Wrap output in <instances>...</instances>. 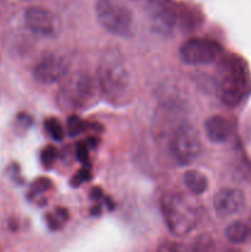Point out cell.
<instances>
[{
	"label": "cell",
	"instance_id": "6da1fadb",
	"mask_svg": "<svg viewBox=\"0 0 251 252\" xmlns=\"http://www.w3.org/2000/svg\"><path fill=\"white\" fill-rule=\"evenodd\" d=\"M250 89L249 73L240 58L230 56L223 59L218 69V96L224 105L236 107L248 95Z\"/></svg>",
	"mask_w": 251,
	"mask_h": 252
},
{
	"label": "cell",
	"instance_id": "7a4b0ae2",
	"mask_svg": "<svg viewBox=\"0 0 251 252\" xmlns=\"http://www.w3.org/2000/svg\"><path fill=\"white\" fill-rule=\"evenodd\" d=\"M161 209L169 230L179 238L188 235L201 218L198 204L181 193L164 194Z\"/></svg>",
	"mask_w": 251,
	"mask_h": 252
},
{
	"label": "cell",
	"instance_id": "3957f363",
	"mask_svg": "<svg viewBox=\"0 0 251 252\" xmlns=\"http://www.w3.org/2000/svg\"><path fill=\"white\" fill-rule=\"evenodd\" d=\"M101 89L112 100H121L130 89V74L122 54L117 49H108L101 57L97 69Z\"/></svg>",
	"mask_w": 251,
	"mask_h": 252
},
{
	"label": "cell",
	"instance_id": "277c9868",
	"mask_svg": "<svg viewBox=\"0 0 251 252\" xmlns=\"http://www.w3.org/2000/svg\"><path fill=\"white\" fill-rule=\"evenodd\" d=\"M95 10L98 22L108 32L121 37L132 33V11L122 0H97Z\"/></svg>",
	"mask_w": 251,
	"mask_h": 252
},
{
	"label": "cell",
	"instance_id": "5b68a950",
	"mask_svg": "<svg viewBox=\"0 0 251 252\" xmlns=\"http://www.w3.org/2000/svg\"><path fill=\"white\" fill-rule=\"evenodd\" d=\"M169 150L179 165H188L193 162L202 150L198 130L187 123L177 126L170 138Z\"/></svg>",
	"mask_w": 251,
	"mask_h": 252
},
{
	"label": "cell",
	"instance_id": "8992f818",
	"mask_svg": "<svg viewBox=\"0 0 251 252\" xmlns=\"http://www.w3.org/2000/svg\"><path fill=\"white\" fill-rule=\"evenodd\" d=\"M94 93V80L89 74H73L66 79L59 93V103L66 110H80L90 102Z\"/></svg>",
	"mask_w": 251,
	"mask_h": 252
},
{
	"label": "cell",
	"instance_id": "52a82bcc",
	"mask_svg": "<svg viewBox=\"0 0 251 252\" xmlns=\"http://www.w3.org/2000/svg\"><path fill=\"white\" fill-rule=\"evenodd\" d=\"M221 54V47L211 38H191L180 49L182 61L191 65H204L216 62Z\"/></svg>",
	"mask_w": 251,
	"mask_h": 252
},
{
	"label": "cell",
	"instance_id": "ba28073f",
	"mask_svg": "<svg viewBox=\"0 0 251 252\" xmlns=\"http://www.w3.org/2000/svg\"><path fill=\"white\" fill-rule=\"evenodd\" d=\"M25 25L30 31L43 37L58 36L62 21L54 12L39 6H31L25 11Z\"/></svg>",
	"mask_w": 251,
	"mask_h": 252
},
{
	"label": "cell",
	"instance_id": "9c48e42d",
	"mask_svg": "<svg viewBox=\"0 0 251 252\" xmlns=\"http://www.w3.org/2000/svg\"><path fill=\"white\" fill-rule=\"evenodd\" d=\"M68 62L64 57L57 54H48L38 61L34 66V78L38 83L52 85L63 80L68 73Z\"/></svg>",
	"mask_w": 251,
	"mask_h": 252
},
{
	"label": "cell",
	"instance_id": "30bf717a",
	"mask_svg": "<svg viewBox=\"0 0 251 252\" xmlns=\"http://www.w3.org/2000/svg\"><path fill=\"white\" fill-rule=\"evenodd\" d=\"M213 206L219 217L235 216L245 207V196L240 189H224L216 194Z\"/></svg>",
	"mask_w": 251,
	"mask_h": 252
},
{
	"label": "cell",
	"instance_id": "8fae6325",
	"mask_svg": "<svg viewBox=\"0 0 251 252\" xmlns=\"http://www.w3.org/2000/svg\"><path fill=\"white\" fill-rule=\"evenodd\" d=\"M149 17L153 30L161 34H169L174 29L175 21H176V17H175L172 10L160 4L153 5L149 12Z\"/></svg>",
	"mask_w": 251,
	"mask_h": 252
},
{
	"label": "cell",
	"instance_id": "7c38bea8",
	"mask_svg": "<svg viewBox=\"0 0 251 252\" xmlns=\"http://www.w3.org/2000/svg\"><path fill=\"white\" fill-rule=\"evenodd\" d=\"M207 137L214 143H224L231 135V125L221 116H212L204 123Z\"/></svg>",
	"mask_w": 251,
	"mask_h": 252
},
{
	"label": "cell",
	"instance_id": "4fadbf2b",
	"mask_svg": "<svg viewBox=\"0 0 251 252\" xmlns=\"http://www.w3.org/2000/svg\"><path fill=\"white\" fill-rule=\"evenodd\" d=\"M184 182L187 189L196 196L204 193L208 189V181H207L206 176L199 171H196V170L187 171L184 176Z\"/></svg>",
	"mask_w": 251,
	"mask_h": 252
},
{
	"label": "cell",
	"instance_id": "5bb4252c",
	"mask_svg": "<svg viewBox=\"0 0 251 252\" xmlns=\"http://www.w3.org/2000/svg\"><path fill=\"white\" fill-rule=\"evenodd\" d=\"M249 233L250 230L246 224H244L243 221H234L225 229V238L228 239L229 243L239 245L245 243L246 239L249 238Z\"/></svg>",
	"mask_w": 251,
	"mask_h": 252
},
{
	"label": "cell",
	"instance_id": "9a60e30c",
	"mask_svg": "<svg viewBox=\"0 0 251 252\" xmlns=\"http://www.w3.org/2000/svg\"><path fill=\"white\" fill-rule=\"evenodd\" d=\"M46 219L47 224H48V226L52 230H58L68 220V211L64 208H61V207L54 208L51 213L47 214Z\"/></svg>",
	"mask_w": 251,
	"mask_h": 252
},
{
	"label": "cell",
	"instance_id": "2e32d148",
	"mask_svg": "<svg viewBox=\"0 0 251 252\" xmlns=\"http://www.w3.org/2000/svg\"><path fill=\"white\" fill-rule=\"evenodd\" d=\"M44 127H46L47 132L49 133L54 140H62L65 135V130H64L63 126L59 122L57 118L49 117L44 121Z\"/></svg>",
	"mask_w": 251,
	"mask_h": 252
},
{
	"label": "cell",
	"instance_id": "e0dca14e",
	"mask_svg": "<svg viewBox=\"0 0 251 252\" xmlns=\"http://www.w3.org/2000/svg\"><path fill=\"white\" fill-rule=\"evenodd\" d=\"M86 128V123L81 120L79 116L71 115L69 116L68 121H66V130L68 134L74 137V135H79L81 132H84Z\"/></svg>",
	"mask_w": 251,
	"mask_h": 252
},
{
	"label": "cell",
	"instance_id": "ac0fdd59",
	"mask_svg": "<svg viewBox=\"0 0 251 252\" xmlns=\"http://www.w3.org/2000/svg\"><path fill=\"white\" fill-rule=\"evenodd\" d=\"M57 159V149L53 145H48L41 153V161L46 169H51Z\"/></svg>",
	"mask_w": 251,
	"mask_h": 252
},
{
	"label": "cell",
	"instance_id": "d6986e66",
	"mask_svg": "<svg viewBox=\"0 0 251 252\" xmlns=\"http://www.w3.org/2000/svg\"><path fill=\"white\" fill-rule=\"evenodd\" d=\"M51 187V180L48 179H38L37 181L33 182L31 187V191H30V197H37L39 194H42L43 192L48 191V189Z\"/></svg>",
	"mask_w": 251,
	"mask_h": 252
},
{
	"label": "cell",
	"instance_id": "ffe728a7",
	"mask_svg": "<svg viewBox=\"0 0 251 252\" xmlns=\"http://www.w3.org/2000/svg\"><path fill=\"white\" fill-rule=\"evenodd\" d=\"M76 158L83 164L86 165L89 162V147L86 142L78 143V145H76Z\"/></svg>",
	"mask_w": 251,
	"mask_h": 252
},
{
	"label": "cell",
	"instance_id": "44dd1931",
	"mask_svg": "<svg viewBox=\"0 0 251 252\" xmlns=\"http://www.w3.org/2000/svg\"><path fill=\"white\" fill-rule=\"evenodd\" d=\"M90 179H91L90 171H89V170L85 167V169H81L80 171H79L78 174L73 177V180H71V184H73V186H80L83 182L89 181Z\"/></svg>",
	"mask_w": 251,
	"mask_h": 252
}]
</instances>
